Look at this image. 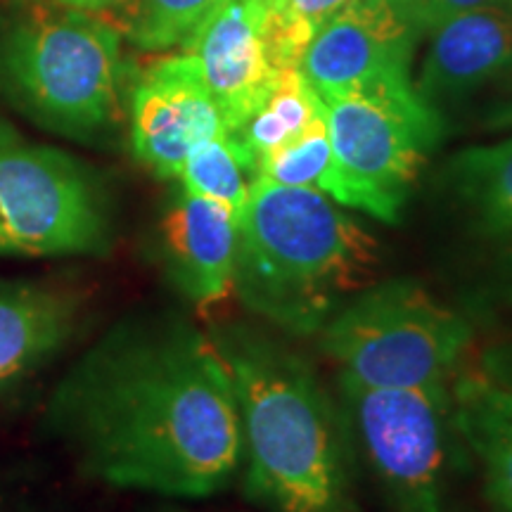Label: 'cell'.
<instances>
[{"label": "cell", "instance_id": "obj_1", "mask_svg": "<svg viewBox=\"0 0 512 512\" xmlns=\"http://www.w3.org/2000/svg\"><path fill=\"white\" fill-rule=\"evenodd\" d=\"M50 422L119 489L219 494L245 453L226 358L181 316L131 318L102 335L57 384Z\"/></svg>", "mask_w": 512, "mask_h": 512}, {"label": "cell", "instance_id": "obj_2", "mask_svg": "<svg viewBox=\"0 0 512 512\" xmlns=\"http://www.w3.org/2000/svg\"><path fill=\"white\" fill-rule=\"evenodd\" d=\"M216 344L238 394L249 501L268 512H363L342 403L311 363L242 325Z\"/></svg>", "mask_w": 512, "mask_h": 512}, {"label": "cell", "instance_id": "obj_3", "mask_svg": "<svg viewBox=\"0 0 512 512\" xmlns=\"http://www.w3.org/2000/svg\"><path fill=\"white\" fill-rule=\"evenodd\" d=\"M380 245L332 197L256 178L240 219L233 292L292 337L318 335L373 285Z\"/></svg>", "mask_w": 512, "mask_h": 512}, {"label": "cell", "instance_id": "obj_4", "mask_svg": "<svg viewBox=\"0 0 512 512\" xmlns=\"http://www.w3.org/2000/svg\"><path fill=\"white\" fill-rule=\"evenodd\" d=\"M337 380L370 389L451 384L470 351L472 325L411 278L368 285L318 332Z\"/></svg>", "mask_w": 512, "mask_h": 512}, {"label": "cell", "instance_id": "obj_5", "mask_svg": "<svg viewBox=\"0 0 512 512\" xmlns=\"http://www.w3.org/2000/svg\"><path fill=\"white\" fill-rule=\"evenodd\" d=\"M119 79V31L91 12L34 17L0 48V83L15 105L64 136H95L110 124Z\"/></svg>", "mask_w": 512, "mask_h": 512}, {"label": "cell", "instance_id": "obj_6", "mask_svg": "<svg viewBox=\"0 0 512 512\" xmlns=\"http://www.w3.org/2000/svg\"><path fill=\"white\" fill-rule=\"evenodd\" d=\"M339 382L354 451L392 512H446L460 439L451 384L370 389Z\"/></svg>", "mask_w": 512, "mask_h": 512}, {"label": "cell", "instance_id": "obj_7", "mask_svg": "<svg viewBox=\"0 0 512 512\" xmlns=\"http://www.w3.org/2000/svg\"><path fill=\"white\" fill-rule=\"evenodd\" d=\"M110 214L91 171L0 117V256H93L110 249Z\"/></svg>", "mask_w": 512, "mask_h": 512}, {"label": "cell", "instance_id": "obj_8", "mask_svg": "<svg viewBox=\"0 0 512 512\" xmlns=\"http://www.w3.org/2000/svg\"><path fill=\"white\" fill-rule=\"evenodd\" d=\"M323 105L344 207L396 223L441 136V114L420 98L413 81L335 95Z\"/></svg>", "mask_w": 512, "mask_h": 512}, {"label": "cell", "instance_id": "obj_9", "mask_svg": "<svg viewBox=\"0 0 512 512\" xmlns=\"http://www.w3.org/2000/svg\"><path fill=\"white\" fill-rule=\"evenodd\" d=\"M444 183L470 294L512 306V138L458 152Z\"/></svg>", "mask_w": 512, "mask_h": 512}, {"label": "cell", "instance_id": "obj_10", "mask_svg": "<svg viewBox=\"0 0 512 512\" xmlns=\"http://www.w3.org/2000/svg\"><path fill=\"white\" fill-rule=\"evenodd\" d=\"M415 41L392 0H354L313 36L299 72L320 100L408 83Z\"/></svg>", "mask_w": 512, "mask_h": 512}, {"label": "cell", "instance_id": "obj_11", "mask_svg": "<svg viewBox=\"0 0 512 512\" xmlns=\"http://www.w3.org/2000/svg\"><path fill=\"white\" fill-rule=\"evenodd\" d=\"M226 131L192 55L164 57L140 76L131 100L133 155L159 178H178L202 140Z\"/></svg>", "mask_w": 512, "mask_h": 512}, {"label": "cell", "instance_id": "obj_12", "mask_svg": "<svg viewBox=\"0 0 512 512\" xmlns=\"http://www.w3.org/2000/svg\"><path fill=\"white\" fill-rule=\"evenodd\" d=\"M185 53L200 67L228 133L245 126L285 74L268 48L259 0H230L185 46Z\"/></svg>", "mask_w": 512, "mask_h": 512}, {"label": "cell", "instance_id": "obj_13", "mask_svg": "<svg viewBox=\"0 0 512 512\" xmlns=\"http://www.w3.org/2000/svg\"><path fill=\"white\" fill-rule=\"evenodd\" d=\"M240 221L223 204L181 190L162 219V256L192 304L211 306L233 290Z\"/></svg>", "mask_w": 512, "mask_h": 512}, {"label": "cell", "instance_id": "obj_14", "mask_svg": "<svg viewBox=\"0 0 512 512\" xmlns=\"http://www.w3.org/2000/svg\"><path fill=\"white\" fill-rule=\"evenodd\" d=\"M512 69V15L503 5L446 19L432 31L415 91L434 112L489 86Z\"/></svg>", "mask_w": 512, "mask_h": 512}, {"label": "cell", "instance_id": "obj_15", "mask_svg": "<svg viewBox=\"0 0 512 512\" xmlns=\"http://www.w3.org/2000/svg\"><path fill=\"white\" fill-rule=\"evenodd\" d=\"M79 297L57 285L0 280V392L22 382L69 342Z\"/></svg>", "mask_w": 512, "mask_h": 512}, {"label": "cell", "instance_id": "obj_16", "mask_svg": "<svg viewBox=\"0 0 512 512\" xmlns=\"http://www.w3.org/2000/svg\"><path fill=\"white\" fill-rule=\"evenodd\" d=\"M451 399L463 446L477 458L491 512H512V392L482 368H460Z\"/></svg>", "mask_w": 512, "mask_h": 512}, {"label": "cell", "instance_id": "obj_17", "mask_svg": "<svg viewBox=\"0 0 512 512\" xmlns=\"http://www.w3.org/2000/svg\"><path fill=\"white\" fill-rule=\"evenodd\" d=\"M178 181L185 192L223 204L240 221L256 181V162L238 138L223 131L190 152Z\"/></svg>", "mask_w": 512, "mask_h": 512}, {"label": "cell", "instance_id": "obj_18", "mask_svg": "<svg viewBox=\"0 0 512 512\" xmlns=\"http://www.w3.org/2000/svg\"><path fill=\"white\" fill-rule=\"evenodd\" d=\"M256 178L294 188H313L344 207V183L332 152L325 105L297 138L259 157Z\"/></svg>", "mask_w": 512, "mask_h": 512}, {"label": "cell", "instance_id": "obj_19", "mask_svg": "<svg viewBox=\"0 0 512 512\" xmlns=\"http://www.w3.org/2000/svg\"><path fill=\"white\" fill-rule=\"evenodd\" d=\"M320 112H323V100L299 69H290L280 76L271 95L245 121V126L230 136L238 138L254 162H259L266 152L297 138Z\"/></svg>", "mask_w": 512, "mask_h": 512}, {"label": "cell", "instance_id": "obj_20", "mask_svg": "<svg viewBox=\"0 0 512 512\" xmlns=\"http://www.w3.org/2000/svg\"><path fill=\"white\" fill-rule=\"evenodd\" d=\"M228 3L230 0H128V38L150 53L185 48Z\"/></svg>", "mask_w": 512, "mask_h": 512}, {"label": "cell", "instance_id": "obj_21", "mask_svg": "<svg viewBox=\"0 0 512 512\" xmlns=\"http://www.w3.org/2000/svg\"><path fill=\"white\" fill-rule=\"evenodd\" d=\"M351 3L354 0H259L268 48L280 72L299 69L313 36Z\"/></svg>", "mask_w": 512, "mask_h": 512}, {"label": "cell", "instance_id": "obj_22", "mask_svg": "<svg viewBox=\"0 0 512 512\" xmlns=\"http://www.w3.org/2000/svg\"><path fill=\"white\" fill-rule=\"evenodd\" d=\"M392 3L403 19L418 31V36H422L425 31L437 29L446 19L470 10L494 8V5H503L505 0H392Z\"/></svg>", "mask_w": 512, "mask_h": 512}, {"label": "cell", "instance_id": "obj_23", "mask_svg": "<svg viewBox=\"0 0 512 512\" xmlns=\"http://www.w3.org/2000/svg\"><path fill=\"white\" fill-rule=\"evenodd\" d=\"M479 368L484 370L491 380L512 392V335L489 344L479 356Z\"/></svg>", "mask_w": 512, "mask_h": 512}, {"label": "cell", "instance_id": "obj_24", "mask_svg": "<svg viewBox=\"0 0 512 512\" xmlns=\"http://www.w3.org/2000/svg\"><path fill=\"white\" fill-rule=\"evenodd\" d=\"M53 3L62 5L69 10H81V12H105L114 8H126L128 0H53Z\"/></svg>", "mask_w": 512, "mask_h": 512}]
</instances>
